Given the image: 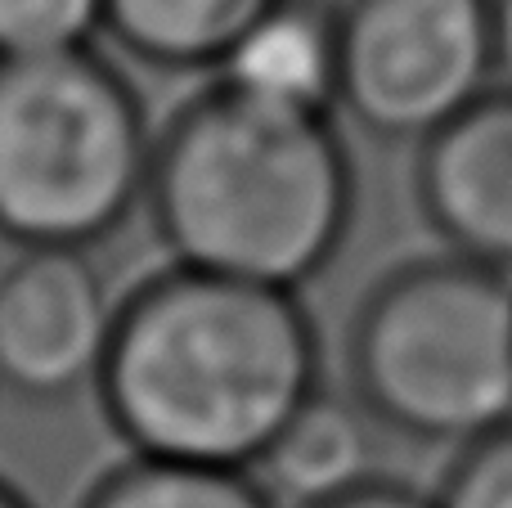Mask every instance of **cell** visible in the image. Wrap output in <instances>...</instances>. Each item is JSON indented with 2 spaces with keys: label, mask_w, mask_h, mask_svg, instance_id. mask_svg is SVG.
I'll use <instances>...</instances> for the list:
<instances>
[{
  "label": "cell",
  "mask_w": 512,
  "mask_h": 508,
  "mask_svg": "<svg viewBox=\"0 0 512 508\" xmlns=\"http://www.w3.org/2000/svg\"><path fill=\"white\" fill-rule=\"evenodd\" d=\"M324 392L301 293L167 266L117 302L95 401L131 455L252 473Z\"/></svg>",
  "instance_id": "obj_1"
},
{
  "label": "cell",
  "mask_w": 512,
  "mask_h": 508,
  "mask_svg": "<svg viewBox=\"0 0 512 508\" xmlns=\"http://www.w3.org/2000/svg\"><path fill=\"white\" fill-rule=\"evenodd\" d=\"M360 180L333 117L207 86L153 135L144 212L171 266L301 293L337 261Z\"/></svg>",
  "instance_id": "obj_2"
},
{
  "label": "cell",
  "mask_w": 512,
  "mask_h": 508,
  "mask_svg": "<svg viewBox=\"0 0 512 508\" xmlns=\"http://www.w3.org/2000/svg\"><path fill=\"white\" fill-rule=\"evenodd\" d=\"M153 135L135 81L95 45L0 59V243H108L144 212Z\"/></svg>",
  "instance_id": "obj_3"
},
{
  "label": "cell",
  "mask_w": 512,
  "mask_h": 508,
  "mask_svg": "<svg viewBox=\"0 0 512 508\" xmlns=\"http://www.w3.org/2000/svg\"><path fill=\"white\" fill-rule=\"evenodd\" d=\"M351 401L405 441L468 446L512 419V275L454 252L373 279L346 329Z\"/></svg>",
  "instance_id": "obj_4"
},
{
  "label": "cell",
  "mask_w": 512,
  "mask_h": 508,
  "mask_svg": "<svg viewBox=\"0 0 512 508\" xmlns=\"http://www.w3.org/2000/svg\"><path fill=\"white\" fill-rule=\"evenodd\" d=\"M495 72V0H337V113L382 144H423Z\"/></svg>",
  "instance_id": "obj_5"
},
{
  "label": "cell",
  "mask_w": 512,
  "mask_h": 508,
  "mask_svg": "<svg viewBox=\"0 0 512 508\" xmlns=\"http://www.w3.org/2000/svg\"><path fill=\"white\" fill-rule=\"evenodd\" d=\"M117 302L90 252L23 248L0 266V392L59 405L95 392Z\"/></svg>",
  "instance_id": "obj_6"
},
{
  "label": "cell",
  "mask_w": 512,
  "mask_h": 508,
  "mask_svg": "<svg viewBox=\"0 0 512 508\" xmlns=\"http://www.w3.org/2000/svg\"><path fill=\"white\" fill-rule=\"evenodd\" d=\"M414 203L445 252L512 275V86H490L418 144Z\"/></svg>",
  "instance_id": "obj_7"
},
{
  "label": "cell",
  "mask_w": 512,
  "mask_h": 508,
  "mask_svg": "<svg viewBox=\"0 0 512 508\" xmlns=\"http://www.w3.org/2000/svg\"><path fill=\"white\" fill-rule=\"evenodd\" d=\"M256 104L337 113V0H274L212 72Z\"/></svg>",
  "instance_id": "obj_8"
},
{
  "label": "cell",
  "mask_w": 512,
  "mask_h": 508,
  "mask_svg": "<svg viewBox=\"0 0 512 508\" xmlns=\"http://www.w3.org/2000/svg\"><path fill=\"white\" fill-rule=\"evenodd\" d=\"M252 477L279 508H315L364 486L373 473V419L351 396L319 392L256 459Z\"/></svg>",
  "instance_id": "obj_9"
},
{
  "label": "cell",
  "mask_w": 512,
  "mask_h": 508,
  "mask_svg": "<svg viewBox=\"0 0 512 508\" xmlns=\"http://www.w3.org/2000/svg\"><path fill=\"white\" fill-rule=\"evenodd\" d=\"M274 0H104V36L158 72H216Z\"/></svg>",
  "instance_id": "obj_10"
},
{
  "label": "cell",
  "mask_w": 512,
  "mask_h": 508,
  "mask_svg": "<svg viewBox=\"0 0 512 508\" xmlns=\"http://www.w3.org/2000/svg\"><path fill=\"white\" fill-rule=\"evenodd\" d=\"M77 508H279L274 495L239 468H203L176 459L126 455L90 482Z\"/></svg>",
  "instance_id": "obj_11"
},
{
  "label": "cell",
  "mask_w": 512,
  "mask_h": 508,
  "mask_svg": "<svg viewBox=\"0 0 512 508\" xmlns=\"http://www.w3.org/2000/svg\"><path fill=\"white\" fill-rule=\"evenodd\" d=\"M104 36V0H0V59L86 50Z\"/></svg>",
  "instance_id": "obj_12"
},
{
  "label": "cell",
  "mask_w": 512,
  "mask_h": 508,
  "mask_svg": "<svg viewBox=\"0 0 512 508\" xmlns=\"http://www.w3.org/2000/svg\"><path fill=\"white\" fill-rule=\"evenodd\" d=\"M432 500L436 508H512V419L459 446Z\"/></svg>",
  "instance_id": "obj_13"
},
{
  "label": "cell",
  "mask_w": 512,
  "mask_h": 508,
  "mask_svg": "<svg viewBox=\"0 0 512 508\" xmlns=\"http://www.w3.org/2000/svg\"><path fill=\"white\" fill-rule=\"evenodd\" d=\"M315 508H436L432 495L414 491L409 482H396V477H369L364 486H355V491L337 495V500H324Z\"/></svg>",
  "instance_id": "obj_14"
},
{
  "label": "cell",
  "mask_w": 512,
  "mask_h": 508,
  "mask_svg": "<svg viewBox=\"0 0 512 508\" xmlns=\"http://www.w3.org/2000/svg\"><path fill=\"white\" fill-rule=\"evenodd\" d=\"M495 72L499 86H512V0H495Z\"/></svg>",
  "instance_id": "obj_15"
},
{
  "label": "cell",
  "mask_w": 512,
  "mask_h": 508,
  "mask_svg": "<svg viewBox=\"0 0 512 508\" xmlns=\"http://www.w3.org/2000/svg\"><path fill=\"white\" fill-rule=\"evenodd\" d=\"M0 508H36V504L27 500L14 482H5V477H0Z\"/></svg>",
  "instance_id": "obj_16"
}]
</instances>
